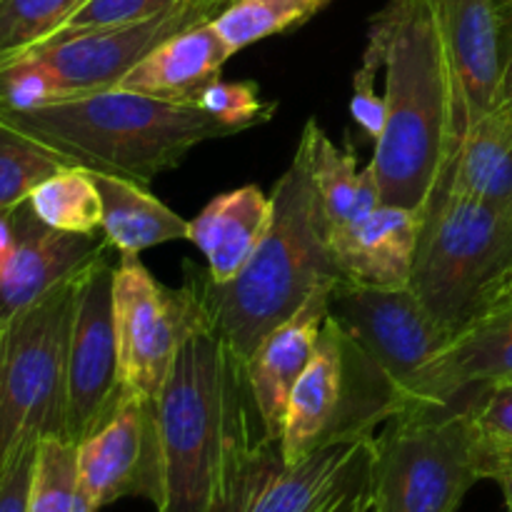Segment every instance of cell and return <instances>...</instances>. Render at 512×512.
I'll use <instances>...</instances> for the list:
<instances>
[{"mask_svg":"<svg viewBox=\"0 0 512 512\" xmlns=\"http://www.w3.org/2000/svg\"><path fill=\"white\" fill-rule=\"evenodd\" d=\"M165 488L158 512H225L250 455L270 440L245 358L210 328L178 350L155 398Z\"/></svg>","mask_w":512,"mask_h":512,"instance_id":"cell-1","label":"cell"},{"mask_svg":"<svg viewBox=\"0 0 512 512\" xmlns=\"http://www.w3.org/2000/svg\"><path fill=\"white\" fill-rule=\"evenodd\" d=\"M483 478L495 480L503 488L505 505H508V512H512V455H493L485 460Z\"/></svg>","mask_w":512,"mask_h":512,"instance_id":"cell-36","label":"cell"},{"mask_svg":"<svg viewBox=\"0 0 512 512\" xmlns=\"http://www.w3.org/2000/svg\"><path fill=\"white\" fill-rule=\"evenodd\" d=\"M330 290L333 285L315 290L288 320L275 325L245 360L255 408L273 443H280L290 393L318 348L330 315Z\"/></svg>","mask_w":512,"mask_h":512,"instance_id":"cell-17","label":"cell"},{"mask_svg":"<svg viewBox=\"0 0 512 512\" xmlns=\"http://www.w3.org/2000/svg\"><path fill=\"white\" fill-rule=\"evenodd\" d=\"M300 145L308 150L310 173L330 235L358 225L383 203L370 165L360 168L353 150L338 148L315 118L305 123Z\"/></svg>","mask_w":512,"mask_h":512,"instance_id":"cell-23","label":"cell"},{"mask_svg":"<svg viewBox=\"0 0 512 512\" xmlns=\"http://www.w3.org/2000/svg\"><path fill=\"white\" fill-rule=\"evenodd\" d=\"M270 200L268 230L233 280L213 283L205 270L185 275L203 305L208 328L245 360L315 290L340 280L308 150L300 143Z\"/></svg>","mask_w":512,"mask_h":512,"instance_id":"cell-3","label":"cell"},{"mask_svg":"<svg viewBox=\"0 0 512 512\" xmlns=\"http://www.w3.org/2000/svg\"><path fill=\"white\" fill-rule=\"evenodd\" d=\"M508 3H512V0H498V8H503V5H508Z\"/></svg>","mask_w":512,"mask_h":512,"instance_id":"cell-39","label":"cell"},{"mask_svg":"<svg viewBox=\"0 0 512 512\" xmlns=\"http://www.w3.org/2000/svg\"><path fill=\"white\" fill-rule=\"evenodd\" d=\"M373 438L335 443L298 463L265 440L238 475L225 512H373Z\"/></svg>","mask_w":512,"mask_h":512,"instance_id":"cell-11","label":"cell"},{"mask_svg":"<svg viewBox=\"0 0 512 512\" xmlns=\"http://www.w3.org/2000/svg\"><path fill=\"white\" fill-rule=\"evenodd\" d=\"M480 440V470L493 455H512V383L465 393ZM485 480V478H483Z\"/></svg>","mask_w":512,"mask_h":512,"instance_id":"cell-31","label":"cell"},{"mask_svg":"<svg viewBox=\"0 0 512 512\" xmlns=\"http://www.w3.org/2000/svg\"><path fill=\"white\" fill-rule=\"evenodd\" d=\"M273 213V200L258 185L220 193L190 220L188 240L205 255V275L228 283L258 248Z\"/></svg>","mask_w":512,"mask_h":512,"instance_id":"cell-21","label":"cell"},{"mask_svg":"<svg viewBox=\"0 0 512 512\" xmlns=\"http://www.w3.org/2000/svg\"><path fill=\"white\" fill-rule=\"evenodd\" d=\"M500 10V33H503V88H500V105L512 110V3Z\"/></svg>","mask_w":512,"mask_h":512,"instance_id":"cell-35","label":"cell"},{"mask_svg":"<svg viewBox=\"0 0 512 512\" xmlns=\"http://www.w3.org/2000/svg\"><path fill=\"white\" fill-rule=\"evenodd\" d=\"M420 223V210L380 203L358 225L330 235L340 280L370 288L410 285Z\"/></svg>","mask_w":512,"mask_h":512,"instance_id":"cell-18","label":"cell"},{"mask_svg":"<svg viewBox=\"0 0 512 512\" xmlns=\"http://www.w3.org/2000/svg\"><path fill=\"white\" fill-rule=\"evenodd\" d=\"M512 383V303L480 318L438 355L425 373L420 405L445 408L473 390Z\"/></svg>","mask_w":512,"mask_h":512,"instance_id":"cell-19","label":"cell"},{"mask_svg":"<svg viewBox=\"0 0 512 512\" xmlns=\"http://www.w3.org/2000/svg\"><path fill=\"white\" fill-rule=\"evenodd\" d=\"M28 512H98L80 485L78 445L65 438L40 440Z\"/></svg>","mask_w":512,"mask_h":512,"instance_id":"cell-27","label":"cell"},{"mask_svg":"<svg viewBox=\"0 0 512 512\" xmlns=\"http://www.w3.org/2000/svg\"><path fill=\"white\" fill-rule=\"evenodd\" d=\"M330 315L385 370L403 400V413L418 408L425 373L453 335L428 313L413 288H370L338 280L330 290Z\"/></svg>","mask_w":512,"mask_h":512,"instance_id":"cell-12","label":"cell"},{"mask_svg":"<svg viewBox=\"0 0 512 512\" xmlns=\"http://www.w3.org/2000/svg\"><path fill=\"white\" fill-rule=\"evenodd\" d=\"M78 278L80 270L0 328V473L43 438H65Z\"/></svg>","mask_w":512,"mask_h":512,"instance_id":"cell-6","label":"cell"},{"mask_svg":"<svg viewBox=\"0 0 512 512\" xmlns=\"http://www.w3.org/2000/svg\"><path fill=\"white\" fill-rule=\"evenodd\" d=\"M508 303H512V278H510V285H508V290H505V298H503V303L500 305H508ZM498 305V308H500Z\"/></svg>","mask_w":512,"mask_h":512,"instance_id":"cell-38","label":"cell"},{"mask_svg":"<svg viewBox=\"0 0 512 512\" xmlns=\"http://www.w3.org/2000/svg\"><path fill=\"white\" fill-rule=\"evenodd\" d=\"M80 485L95 508L123 498L163 503L165 465L155 400L125 395L118 408L78 443Z\"/></svg>","mask_w":512,"mask_h":512,"instance_id":"cell-14","label":"cell"},{"mask_svg":"<svg viewBox=\"0 0 512 512\" xmlns=\"http://www.w3.org/2000/svg\"><path fill=\"white\" fill-rule=\"evenodd\" d=\"M103 235L48 228L30 203L0 213V328L108 250Z\"/></svg>","mask_w":512,"mask_h":512,"instance_id":"cell-15","label":"cell"},{"mask_svg":"<svg viewBox=\"0 0 512 512\" xmlns=\"http://www.w3.org/2000/svg\"><path fill=\"white\" fill-rule=\"evenodd\" d=\"M230 50L215 30L213 20H203L155 45L118 88L153 95L170 103H195L210 83L220 78Z\"/></svg>","mask_w":512,"mask_h":512,"instance_id":"cell-20","label":"cell"},{"mask_svg":"<svg viewBox=\"0 0 512 512\" xmlns=\"http://www.w3.org/2000/svg\"><path fill=\"white\" fill-rule=\"evenodd\" d=\"M110 248L95 255L78 278L73 330L68 350V405L65 440L83 443L108 420L125 398L118 368V340L113 320V273Z\"/></svg>","mask_w":512,"mask_h":512,"instance_id":"cell-13","label":"cell"},{"mask_svg":"<svg viewBox=\"0 0 512 512\" xmlns=\"http://www.w3.org/2000/svg\"><path fill=\"white\" fill-rule=\"evenodd\" d=\"M195 103L205 113L213 115L215 120L235 130V133H243V130L268 123L275 115V110H278V103L275 100H263L260 88L250 83V80L225 83V80L218 78L198 95Z\"/></svg>","mask_w":512,"mask_h":512,"instance_id":"cell-30","label":"cell"},{"mask_svg":"<svg viewBox=\"0 0 512 512\" xmlns=\"http://www.w3.org/2000/svg\"><path fill=\"white\" fill-rule=\"evenodd\" d=\"M85 0H0V65L30 53L78 13Z\"/></svg>","mask_w":512,"mask_h":512,"instance_id":"cell-29","label":"cell"},{"mask_svg":"<svg viewBox=\"0 0 512 512\" xmlns=\"http://www.w3.org/2000/svg\"><path fill=\"white\" fill-rule=\"evenodd\" d=\"M185 3L188 0H85L78 13L63 25L58 35L138 25L145 23V20L160 18V15L170 13V10L180 8Z\"/></svg>","mask_w":512,"mask_h":512,"instance_id":"cell-32","label":"cell"},{"mask_svg":"<svg viewBox=\"0 0 512 512\" xmlns=\"http://www.w3.org/2000/svg\"><path fill=\"white\" fill-rule=\"evenodd\" d=\"M420 213L410 288L455 338L503 303L512 278V215L458 193L445 168Z\"/></svg>","mask_w":512,"mask_h":512,"instance_id":"cell-5","label":"cell"},{"mask_svg":"<svg viewBox=\"0 0 512 512\" xmlns=\"http://www.w3.org/2000/svg\"><path fill=\"white\" fill-rule=\"evenodd\" d=\"M113 320L123 390L148 400L158 398L185 340L208 328L195 290L158 283L138 255L115 260Z\"/></svg>","mask_w":512,"mask_h":512,"instance_id":"cell-10","label":"cell"},{"mask_svg":"<svg viewBox=\"0 0 512 512\" xmlns=\"http://www.w3.org/2000/svg\"><path fill=\"white\" fill-rule=\"evenodd\" d=\"M93 178L103 198L100 235L110 250L118 255H140L160 243L188 240L190 220L160 203L145 185L105 173H93Z\"/></svg>","mask_w":512,"mask_h":512,"instance_id":"cell-24","label":"cell"},{"mask_svg":"<svg viewBox=\"0 0 512 512\" xmlns=\"http://www.w3.org/2000/svg\"><path fill=\"white\" fill-rule=\"evenodd\" d=\"M383 70L380 60L375 58L370 50L363 53V63L355 70L353 78V100H350V113L353 120L360 125V130L365 133V138H370L375 143L383 130V95H378L375 88V78Z\"/></svg>","mask_w":512,"mask_h":512,"instance_id":"cell-33","label":"cell"},{"mask_svg":"<svg viewBox=\"0 0 512 512\" xmlns=\"http://www.w3.org/2000/svg\"><path fill=\"white\" fill-rule=\"evenodd\" d=\"M478 480L468 395L445 408L405 410L373 438V512H455Z\"/></svg>","mask_w":512,"mask_h":512,"instance_id":"cell-7","label":"cell"},{"mask_svg":"<svg viewBox=\"0 0 512 512\" xmlns=\"http://www.w3.org/2000/svg\"><path fill=\"white\" fill-rule=\"evenodd\" d=\"M0 120L73 165L145 188L178 168L195 145L238 135L198 103H170L125 88L33 105L0 100Z\"/></svg>","mask_w":512,"mask_h":512,"instance_id":"cell-4","label":"cell"},{"mask_svg":"<svg viewBox=\"0 0 512 512\" xmlns=\"http://www.w3.org/2000/svg\"><path fill=\"white\" fill-rule=\"evenodd\" d=\"M330 0H233L213 18L230 55L270 35L288 33L328 8Z\"/></svg>","mask_w":512,"mask_h":512,"instance_id":"cell-26","label":"cell"},{"mask_svg":"<svg viewBox=\"0 0 512 512\" xmlns=\"http://www.w3.org/2000/svg\"><path fill=\"white\" fill-rule=\"evenodd\" d=\"M458 98L460 135L500 105L503 33L498 0H435Z\"/></svg>","mask_w":512,"mask_h":512,"instance_id":"cell-16","label":"cell"},{"mask_svg":"<svg viewBox=\"0 0 512 512\" xmlns=\"http://www.w3.org/2000/svg\"><path fill=\"white\" fill-rule=\"evenodd\" d=\"M365 50L383 65V130L370 170L383 203L423 210L460 140L458 98L435 0H390Z\"/></svg>","mask_w":512,"mask_h":512,"instance_id":"cell-2","label":"cell"},{"mask_svg":"<svg viewBox=\"0 0 512 512\" xmlns=\"http://www.w3.org/2000/svg\"><path fill=\"white\" fill-rule=\"evenodd\" d=\"M68 165L73 163L53 148L0 120V213L25 203L43 180Z\"/></svg>","mask_w":512,"mask_h":512,"instance_id":"cell-28","label":"cell"},{"mask_svg":"<svg viewBox=\"0 0 512 512\" xmlns=\"http://www.w3.org/2000/svg\"><path fill=\"white\" fill-rule=\"evenodd\" d=\"M203 20H213V15L185 3L138 25L55 35L13 63L0 65V100L33 105L118 88L155 45Z\"/></svg>","mask_w":512,"mask_h":512,"instance_id":"cell-9","label":"cell"},{"mask_svg":"<svg viewBox=\"0 0 512 512\" xmlns=\"http://www.w3.org/2000/svg\"><path fill=\"white\" fill-rule=\"evenodd\" d=\"M450 185L512 215V110L498 105L475 120L445 163Z\"/></svg>","mask_w":512,"mask_h":512,"instance_id":"cell-22","label":"cell"},{"mask_svg":"<svg viewBox=\"0 0 512 512\" xmlns=\"http://www.w3.org/2000/svg\"><path fill=\"white\" fill-rule=\"evenodd\" d=\"M33 213L48 228L73 235H98L103 225V198L93 173L68 165L38 185L28 198Z\"/></svg>","mask_w":512,"mask_h":512,"instance_id":"cell-25","label":"cell"},{"mask_svg":"<svg viewBox=\"0 0 512 512\" xmlns=\"http://www.w3.org/2000/svg\"><path fill=\"white\" fill-rule=\"evenodd\" d=\"M35 450H25L0 473V512H28L30 485H33Z\"/></svg>","mask_w":512,"mask_h":512,"instance_id":"cell-34","label":"cell"},{"mask_svg":"<svg viewBox=\"0 0 512 512\" xmlns=\"http://www.w3.org/2000/svg\"><path fill=\"white\" fill-rule=\"evenodd\" d=\"M188 3L195 5V8H200L203 13L213 15V18H215V15H218L223 8H228L233 0H188Z\"/></svg>","mask_w":512,"mask_h":512,"instance_id":"cell-37","label":"cell"},{"mask_svg":"<svg viewBox=\"0 0 512 512\" xmlns=\"http://www.w3.org/2000/svg\"><path fill=\"white\" fill-rule=\"evenodd\" d=\"M398 413L403 400L385 370L328 315L318 348L290 393L280 453L285 463H298L328 445L370 440Z\"/></svg>","mask_w":512,"mask_h":512,"instance_id":"cell-8","label":"cell"}]
</instances>
